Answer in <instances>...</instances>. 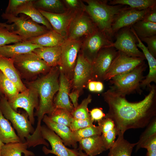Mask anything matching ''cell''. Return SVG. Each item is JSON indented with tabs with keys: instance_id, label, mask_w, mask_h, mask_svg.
Here are the masks:
<instances>
[{
	"instance_id": "6da1fadb",
	"label": "cell",
	"mask_w": 156,
	"mask_h": 156,
	"mask_svg": "<svg viewBox=\"0 0 156 156\" xmlns=\"http://www.w3.org/2000/svg\"><path fill=\"white\" fill-rule=\"evenodd\" d=\"M149 92L141 101L132 102L125 96L109 89L102 96L109 107L106 116L114 121L119 133L129 129L143 128L156 117V86L151 85Z\"/></svg>"
},
{
	"instance_id": "7a4b0ae2",
	"label": "cell",
	"mask_w": 156,
	"mask_h": 156,
	"mask_svg": "<svg viewBox=\"0 0 156 156\" xmlns=\"http://www.w3.org/2000/svg\"><path fill=\"white\" fill-rule=\"evenodd\" d=\"M60 70L59 66L52 67L45 75L31 81L26 82L28 87L35 89L38 93V107L34 114L37 118L36 129L32 135L33 138L38 140L42 138L41 123L44 116L49 115L55 109L53 100L55 94L59 89Z\"/></svg>"
},
{
	"instance_id": "3957f363",
	"label": "cell",
	"mask_w": 156,
	"mask_h": 156,
	"mask_svg": "<svg viewBox=\"0 0 156 156\" xmlns=\"http://www.w3.org/2000/svg\"><path fill=\"white\" fill-rule=\"evenodd\" d=\"M84 11L91 18L100 30L104 32L112 40L114 37L112 26L114 18L127 6L121 5H111L108 0L83 1Z\"/></svg>"
},
{
	"instance_id": "277c9868",
	"label": "cell",
	"mask_w": 156,
	"mask_h": 156,
	"mask_svg": "<svg viewBox=\"0 0 156 156\" xmlns=\"http://www.w3.org/2000/svg\"><path fill=\"white\" fill-rule=\"evenodd\" d=\"M147 67L144 62L131 70L113 77L109 80V89L124 96L136 92L140 94V84L144 78L143 73Z\"/></svg>"
},
{
	"instance_id": "5b68a950",
	"label": "cell",
	"mask_w": 156,
	"mask_h": 156,
	"mask_svg": "<svg viewBox=\"0 0 156 156\" xmlns=\"http://www.w3.org/2000/svg\"><path fill=\"white\" fill-rule=\"evenodd\" d=\"M0 109L4 117L10 121L21 141L27 142L35 130L28 114H20L13 110L4 96L0 98Z\"/></svg>"
},
{
	"instance_id": "8992f818",
	"label": "cell",
	"mask_w": 156,
	"mask_h": 156,
	"mask_svg": "<svg viewBox=\"0 0 156 156\" xmlns=\"http://www.w3.org/2000/svg\"><path fill=\"white\" fill-rule=\"evenodd\" d=\"M11 58L21 77L26 79L33 78L41 73H47L52 68L33 52Z\"/></svg>"
},
{
	"instance_id": "52a82bcc",
	"label": "cell",
	"mask_w": 156,
	"mask_h": 156,
	"mask_svg": "<svg viewBox=\"0 0 156 156\" xmlns=\"http://www.w3.org/2000/svg\"><path fill=\"white\" fill-rule=\"evenodd\" d=\"M113 42L104 32L98 28L92 34L85 37L79 52L92 64L102 49L111 46Z\"/></svg>"
},
{
	"instance_id": "ba28073f",
	"label": "cell",
	"mask_w": 156,
	"mask_h": 156,
	"mask_svg": "<svg viewBox=\"0 0 156 156\" xmlns=\"http://www.w3.org/2000/svg\"><path fill=\"white\" fill-rule=\"evenodd\" d=\"M1 16L3 18L6 20L7 22L13 23L15 25L16 29L13 31L24 40L41 35L49 31L45 26L23 17H18L5 13H3Z\"/></svg>"
},
{
	"instance_id": "9c48e42d",
	"label": "cell",
	"mask_w": 156,
	"mask_h": 156,
	"mask_svg": "<svg viewBox=\"0 0 156 156\" xmlns=\"http://www.w3.org/2000/svg\"><path fill=\"white\" fill-rule=\"evenodd\" d=\"M82 40H66L61 45L60 69L70 81Z\"/></svg>"
},
{
	"instance_id": "30bf717a",
	"label": "cell",
	"mask_w": 156,
	"mask_h": 156,
	"mask_svg": "<svg viewBox=\"0 0 156 156\" xmlns=\"http://www.w3.org/2000/svg\"><path fill=\"white\" fill-rule=\"evenodd\" d=\"M27 88L26 91L19 92L14 97L8 101L10 107L15 111L17 112L19 108L24 109L33 125L35 121L34 111L35 109L37 110L38 107L39 96L35 89L31 87Z\"/></svg>"
},
{
	"instance_id": "8fae6325",
	"label": "cell",
	"mask_w": 156,
	"mask_h": 156,
	"mask_svg": "<svg viewBox=\"0 0 156 156\" xmlns=\"http://www.w3.org/2000/svg\"><path fill=\"white\" fill-rule=\"evenodd\" d=\"M131 26L123 28L114 35L116 40L111 47L130 56L145 59L142 52L137 46V39L132 31Z\"/></svg>"
},
{
	"instance_id": "7c38bea8",
	"label": "cell",
	"mask_w": 156,
	"mask_h": 156,
	"mask_svg": "<svg viewBox=\"0 0 156 156\" xmlns=\"http://www.w3.org/2000/svg\"><path fill=\"white\" fill-rule=\"evenodd\" d=\"M144 58L129 56L118 51L109 69L104 78V81L109 80L113 77L128 72L144 62Z\"/></svg>"
},
{
	"instance_id": "4fadbf2b",
	"label": "cell",
	"mask_w": 156,
	"mask_h": 156,
	"mask_svg": "<svg viewBox=\"0 0 156 156\" xmlns=\"http://www.w3.org/2000/svg\"><path fill=\"white\" fill-rule=\"evenodd\" d=\"M91 81H93L92 64L79 52L70 82L71 89L81 92Z\"/></svg>"
},
{
	"instance_id": "5bb4252c",
	"label": "cell",
	"mask_w": 156,
	"mask_h": 156,
	"mask_svg": "<svg viewBox=\"0 0 156 156\" xmlns=\"http://www.w3.org/2000/svg\"><path fill=\"white\" fill-rule=\"evenodd\" d=\"M97 28L91 18L84 12L78 13L70 23L67 39H81L83 37H85L92 34Z\"/></svg>"
},
{
	"instance_id": "9a60e30c",
	"label": "cell",
	"mask_w": 156,
	"mask_h": 156,
	"mask_svg": "<svg viewBox=\"0 0 156 156\" xmlns=\"http://www.w3.org/2000/svg\"><path fill=\"white\" fill-rule=\"evenodd\" d=\"M117 51L114 47H111L103 48L99 51L92 64L93 81H104Z\"/></svg>"
},
{
	"instance_id": "2e32d148",
	"label": "cell",
	"mask_w": 156,
	"mask_h": 156,
	"mask_svg": "<svg viewBox=\"0 0 156 156\" xmlns=\"http://www.w3.org/2000/svg\"><path fill=\"white\" fill-rule=\"evenodd\" d=\"M41 133L42 138L50 143L51 149L43 146L42 150L45 155L53 154L57 156H77L78 149H70L64 145L61 138L45 125H41Z\"/></svg>"
},
{
	"instance_id": "e0dca14e",
	"label": "cell",
	"mask_w": 156,
	"mask_h": 156,
	"mask_svg": "<svg viewBox=\"0 0 156 156\" xmlns=\"http://www.w3.org/2000/svg\"><path fill=\"white\" fill-rule=\"evenodd\" d=\"M38 9L49 23L53 29L66 40L70 23L79 12L68 9L63 13H55Z\"/></svg>"
},
{
	"instance_id": "ac0fdd59",
	"label": "cell",
	"mask_w": 156,
	"mask_h": 156,
	"mask_svg": "<svg viewBox=\"0 0 156 156\" xmlns=\"http://www.w3.org/2000/svg\"><path fill=\"white\" fill-rule=\"evenodd\" d=\"M153 8L139 10L127 6L116 15L113 21L112 30L114 36L120 29L131 27L137 22L142 20L146 14Z\"/></svg>"
},
{
	"instance_id": "d6986e66",
	"label": "cell",
	"mask_w": 156,
	"mask_h": 156,
	"mask_svg": "<svg viewBox=\"0 0 156 156\" xmlns=\"http://www.w3.org/2000/svg\"><path fill=\"white\" fill-rule=\"evenodd\" d=\"M60 70L59 89L56 96L54 99V107L55 108L64 109L71 113L74 108L70 101L69 96L71 89L70 81L62 71Z\"/></svg>"
},
{
	"instance_id": "ffe728a7",
	"label": "cell",
	"mask_w": 156,
	"mask_h": 156,
	"mask_svg": "<svg viewBox=\"0 0 156 156\" xmlns=\"http://www.w3.org/2000/svg\"><path fill=\"white\" fill-rule=\"evenodd\" d=\"M0 70L16 86L20 92H24L27 88L22 81L21 76L15 68L12 58L0 55Z\"/></svg>"
},
{
	"instance_id": "44dd1931",
	"label": "cell",
	"mask_w": 156,
	"mask_h": 156,
	"mask_svg": "<svg viewBox=\"0 0 156 156\" xmlns=\"http://www.w3.org/2000/svg\"><path fill=\"white\" fill-rule=\"evenodd\" d=\"M131 28L137 39V46L142 50L145 59L148 61L149 68L148 73L142 81L140 86L143 88L146 87L149 88L151 82L156 83V59L149 52L147 47L136 35L133 29L131 27Z\"/></svg>"
},
{
	"instance_id": "7402d4cb",
	"label": "cell",
	"mask_w": 156,
	"mask_h": 156,
	"mask_svg": "<svg viewBox=\"0 0 156 156\" xmlns=\"http://www.w3.org/2000/svg\"><path fill=\"white\" fill-rule=\"evenodd\" d=\"M42 121L61 138L65 146H72L74 149H77V143L73 139L72 131L69 127L53 121L46 114L44 116Z\"/></svg>"
},
{
	"instance_id": "603a6c76",
	"label": "cell",
	"mask_w": 156,
	"mask_h": 156,
	"mask_svg": "<svg viewBox=\"0 0 156 156\" xmlns=\"http://www.w3.org/2000/svg\"><path fill=\"white\" fill-rule=\"evenodd\" d=\"M42 47L32 44L27 40L12 45L0 47V55L8 58L32 52L35 49Z\"/></svg>"
},
{
	"instance_id": "cb8c5ba5",
	"label": "cell",
	"mask_w": 156,
	"mask_h": 156,
	"mask_svg": "<svg viewBox=\"0 0 156 156\" xmlns=\"http://www.w3.org/2000/svg\"><path fill=\"white\" fill-rule=\"evenodd\" d=\"M79 148L88 156H95L107 150L101 135H96L81 139Z\"/></svg>"
},
{
	"instance_id": "d4e9b609",
	"label": "cell",
	"mask_w": 156,
	"mask_h": 156,
	"mask_svg": "<svg viewBox=\"0 0 156 156\" xmlns=\"http://www.w3.org/2000/svg\"><path fill=\"white\" fill-rule=\"evenodd\" d=\"M33 52L51 67L59 66L60 65L61 46L42 47L35 49Z\"/></svg>"
},
{
	"instance_id": "484cf974",
	"label": "cell",
	"mask_w": 156,
	"mask_h": 156,
	"mask_svg": "<svg viewBox=\"0 0 156 156\" xmlns=\"http://www.w3.org/2000/svg\"><path fill=\"white\" fill-rule=\"evenodd\" d=\"M34 1L29 0L12 14L17 16L20 13L25 14L30 17L34 22L43 25L48 30L53 29L48 20L42 15L39 10L34 6L33 3Z\"/></svg>"
},
{
	"instance_id": "4316f807",
	"label": "cell",
	"mask_w": 156,
	"mask_h": 156,
	"mask_svg": "<svg viewBox=\"0 0 156 156\" xmlns=\"http://www.w3.org/2000/svg\"><path fill=\"white\" fill-rule=\"evenodd\" d=\"M66 39L53 29L38 36L26 40L30 42L42 47L61 46Z\"/></svg>"
},
{
	"instance_id": "83f0119b",
	"label": "cell",
	"mask_w": 156,
	"mask_h": 156,
	"mask_svg": "<svg viewBox=\"0 0 156 156\" xmlns=\"http://www.w3.org/2000/svg\"><path fill=\"white\" fill-rule=\"evenodd\" d=\"M123 135L118 133L117 139L109 149L108 156H131L133 148L137 143L129 142L124 138Z\"/></svg>"
},
{
	"instance_id": "f1b7e54d",
	"label": "cell",
	"mask_w": 156,
	"mask_h": 156,
	"mask_svg": "<svg viewBox=\"0 0 156 156\" xmlns=\"http://www.w3.org/2000/svg\"><path fill=\"white\" fill-rule=\"evenodd\" d=\"M26 142H18L4 144L1 152V156H34V153L27 150Z\"/></svg>"
},
{
	"instance_id": "f546056e",
	"label": "cell",
	"mask_w": 156,
	"mask_h": 156,
	"mask_svg": "<svg viewBox=\"0 0 156 156\" xmlns=\"http://www.w3.org/2000/svg\"><path fill=\"white\" fill-rule=\"evenodd\" d=\"M0 140L4 144L22 142L0 109Z\"/></svg>"
},
{
	"instance_id": "4dcf8cb0",
	"label": "cell",
	"mask_w": 156,
	"mask_h": 156,
	"mask_svg": "<svg viewBox=\"0 0 156 156\" xmlns=\"http://www.w3.org/2000/svg\"><path fill=\"white\" fill-rule=\"evenodd\" d=\"M33 3L38 9L53 13H62L68 10L62 1L59 0H39Z\"/></svg>"
},
{
	"instance_id": "1f68e13d",
	"label": "cell",
	"mask_w": 156,
	"mask_h": 156,
	"mask_svg": "<svg viewBox=\"0 0 156 156\" xmlns=\"http://www.w3.org/2000/svg\"><path fill=\"white\" fill-rule=\"evenodd\" d=\"M111 5H121L139 10L152 8L156 6V0H109Z\"/></svg>"
},
{
	"instance_id": "d6a6232c",
	"label": "cell",
	"mask_w": 156,
	"mask_h": 156,
	"mask_svg": "<svg viewBox=\"0 0 156 156\" xmlns=\"http://www.w3.org/2000/svg\"><path fill=\"white\" fill-rule=\"evenodd\" d=\"M131 27L140 38L156 35V23L142 20L135 23Z\"/></svg>"
},
{
	"instance_id": "836d02e7",
	"label": "cell",
	"mask_w": 156,
	"mask_h": 156,
	"mask_svg": "<svg viewBox=\"0 0 156 156\" xmlns=\"http://www.w3.org/2000/svg\"><path fill=\"white\" fill-rule=\"evenodd\" d=\"M0 89L8 101L16 96L20 92L15 84L0 70Z\"/></svg>"
},
{
	"instance_id": "e575fe53",
	"label": "cell",
	"mask_w": 156,
	"mask_h": 156,
	"mask_svg": "<svg viewBox=\"0 0 156 156\" xmlns=\"http://www.w3.org/2000/svg\"><path fill=\"white\" fill-rule=\"evenodd\" d=\"M47 115L53 121L69 127L73 118L70 112L62 108H55L51 113Z\"/></svg>"
},
{
	"instance_id": "d590c367",
	"label": "cell",
	"mask_w": 156,
	"mask_h": 156,
	"mask_svg": "<svg viewBox=\"0 0 156 156\" xmlns=\"http://www.w3.org/2000/svg\"><path fill=\"white\" fill-rule=\"evenodd\" d=\"M101 134L99 126L93 124L77 131H72V137L73 140L77 143L82 139L94 135H101Z\"/></svg>"
},
{
	"instance_id": "8d00e7d4",
	"label": "cell",
	"mask_w": 156,
	"mask_h": 156,
	"mask_svg": "<svg viewBox=\"0 0 156 156\" xmlns=\"http://www.w3.org/2000/svg\"><path fill=\"white\" fill-rule=\"evenodd\" d=\"M92 100L90 94L84 99L81 104L71 113L73 118L81 119H85L90 118L88 109V106Z\"/></svg>"
},
{
	"instance_id": "74e56055",
	"label": "cell",
	"mask_w": 156,
	"mask_h": 156,
	"mask_svg": "<svg viewBox=\"0 0 156 156\" xmlns=\"http://www.w3.org/2000/svg\"><path fill=\"white\" fill-rule=\"evenodd\" d=\"M24 41L21 36L14 31L4 28H0V47L12 43H18Z\"/></svg>"
},
{
	"instance_id": "f35d334b",
	"label": "cell",
	"mask_w": 156,
	"mask_h": 156,
	"mask_svg": "<svg viewBox=\"0 0 156 156\" xmlns=\"http://www.w3.org/2000/svg\"><path fill=\"white\" fill-rule=\"evenodd\" d=\"M156 134V117L154 118L147 125L144 132L141 135L139 140L137 142L135 151L136 152L147 140Z\"/></svg>"
},
{
	"instance_id": "ab89813d",
	"label": "cell",
	"mask_w": 156,
	"mask_h": 156,
	"mask_svg": "<svg viewBox=\"0 0 156 156\" xmlns=\"http://www.w3.org/2000/svg\"><path fill=\"white\" fill-rule=\"evenodd\" d=\"M119 132L116 127L105 133L102 134L101 136L107 150L110 148L114 145L116 136Z\"/></svg>"
},
{
	"instance_id": "60d3db41",
	"label": "cell",
	"mask_w": 156,
	"mask_h": 156,
	"mask_svg": "<svg viewBox=\"0 0 156 156\" xmlns=\"http://www.w3.org/2000/svg\"><path fill=\"white\" fill-rule=\"evenodd\" d=\"M93 122L91 118L85 119L73 118L70 128L72 131H76L93 125Z\"/></svg>"
},
{
	"instance_id": "b9f144b4",
	"label": "cell",
	"mask_w": 156,
	"mask_h": 156,
	"mask_svg": "<svg viewBox=\"0 0 156 156\" xmlns=\"http://www.w3.org/2000/svg\"><path fill=\"white\" fill-rule=\"evenodd\" d=\"M62 2L68 10L78 12H84V4L82 1L78 0H64Z\"/></svg>"
},
{
	"instance_id": "7bdbcfd3",
	"label": "cell",
	"mask_w": 156,
	"mask_h": 156,
	"mask_svg": "<svg viewBox=\"0 0 156 156\" xmlns=\"http://www.w3.org/2000/svg\"><path fill=\"white\" fill-rule=\"evenodd\" d=\"M102 134H104L115 127L114 123L110 118L106 116L101 120L98 122Z\"/></svg>"
},
{
	"instance_id": "ee69618b",
	"label": "cell",
	"mask_w": 156,
	"mask_h": 156,
	"mask_svg": "<svg viewBox=\"0 0 156 156\" xmlns=\"http://www.w3.org/2000/svg\"><path fill=\"white\" fill-rule=\"evenodd\" d=\"M139 38L141 40L145 42L146 47L151 54L155 58H156V35L152 36Z\"/></svg>"
},
{
	"instance_id": "f6af8a7d",
	"label": "cell",
	"mask_w": 156,
	"mask_h": 156,
	"mask_svg": "<svg viewBox=\"0 0 156 156\" xmlns=\"http://www.w3.org/2000/svg\"><path fill=\"white\" fill-rule=\"evenodd\" d=\"M29 0H10L5 13L12 14L20 6L27 2Z\"/></svg>"
},
{
	"instance_id": "bcb514c9",
	"label": "cell",
	"mask_w": 156,
	"mask_h": 156,
	"mask_svg": "<svg viewBox=\"0 0 156 156\" xmlns=\"http://www.w3.org/2000/svg\"><path fill=\"white\" fill-rule=\"evenodd\" d=\"M147 149V151H156V134L147 140L140 147Z\"/></svg>"
},
{
	"instance_id": "7dc6e473",
	"label": "cell",
	"mask_w": 156,
	"mask_h": 156,
	"mask_svg": "<svg viewBox=\"0 0 156 156\" xmlns=\"http://www.w3.org/2000/svg\"><path fill=\"white\" fill-rule=\"evenodd\" d=\"M90 115L91 119L94 121H99L104 118L105 116L101 108H95L90 112Z\"/></svg>"
},
{
	"instance_id": "c3c4849f",
	"label": "cell",
	"mask_w": 156,
	"mask_h": 156,
	"mask_svg": "<svg viewBox=\"0 0 156 156\" xmlns=\"http://www.w3.org/2000/svg\"><path fill=\"white\" fill-rule=\"evenodd\" d=\"M142 20L156 23V6L152 8L146 14Z\"/></svg>"
},
{
	"instance_id": "681fc988",
	"label": "cell",
	"mask_w": 156,
	"mask_h": 156,
	"mask_svg": "<svg viewBox=\"0 0 156 156\" xmlns=\"http://www.w3.org/2000/svg\"><path fill=\"white\" fill-rule=\"evenodd\" d=\"M81 92L77 90H73L69 94V97L70 99L74 108H76L79 105L78 98Z\"/></svg>"
},
{
	"instance_id": "f907efd6",
	"label": "cell",
	"mask_w": 156,
	"mask_h": 156,
	"mask_svg": "<svg viewBox=\"0 0 156 156\" xmlns=\"http://www.w3.org/2000/svg\"><path fill=\"white\" fill-rule=\"evenodd\" d=\"M104 85L102 82L96 81L95 83V92H100L103 90Z\"/></svg>"
},
{
	"instance_id": "816d5d0a",
	"label": "cell",
	"mask_w": 156,
	"mask_h": 156,
	"mask_svg": "<svg viewBox=\"0 0 156 156\" xmlns=\"http://www.w3.org/2000/svg\"><path fill=\"white\" fill-rule=\"evenodd\" d=\"M15 25L13 24L12 25H8L6 23H1L0 22V28H4L8 30L12 31H14V29Z\"/></svg>"
},
{
	"instance_id": "f5cc1de1",
	"label": "cell",
	"mask_w": 156,
	"mask_h": 156,
	"mask_svg": "<svg viewBox=\"0 0 156 156\" xmlns=\"http://www.w3.org/2000/svg\"><path fill=\"white\" fill-rule=\"evenodd\" d=\"M96 81H90L87 86L89 90L91 92H95Z\"/></svg>"
},
{
	"instance_id": "db71d44e",
	"label": "cell",
	"mask_w": 156,
	"mask_h": 156,
	"mask_svg": "<svg viewBox=\"0 0 156 156\" xmlns=\"http://www.w3.org/2000/svg\"><path fill=\"white\" fill-rule=\"evenodd\" d=\"M78 153L77 156H88L85 153L79 148H78Z\"/></svg>"
},
{
	"instance_id": "11a10c76",
	"label": "cell",
	"mask_w": 156,
	"mask_h": 156,
	"mask_svg": "<svg viewBox=\"0 0 156 156\" xmlns=\"http://www.w3.org/2000/svg\"><path fill=\"white\" fill-rule=\"evenodd\" d=\"M146 156H156V151H147Z\"/></svg>"
},
{
	"instance_id": "9f6ffc18",
	"label": "cell",
	"mask_w": 156,
	"mask_h": 156,
	"mask_svg": "<svg viewBox=\"0 0 156 156\" xmlns=\"http://www.w3.org/2000/svg\"><path fill=\"white\" fill-rule=\"evenodd\" d=\"M4 144L0 140V156H1V150L2 146Z\"/></svg>"
},
{
	"instance_id": "6f0895ef",
	"label": "cell",
	"mask_w": 156,
	"mask_h": 156,
	"mask_svg": "<svg viewBox=\"0 0 156 156\" xmlns=\"http://www.w3.org/2000/svg\"><path fill=\"white\" fill-rule=\"evenodd\" d=\"M3 96H4V95H3V94L2 93L0 89V98Z\"/></svg>"
}]
</instances>
